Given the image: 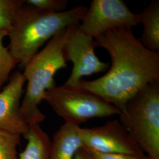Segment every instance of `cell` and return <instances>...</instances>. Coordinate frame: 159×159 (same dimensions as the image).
<instances>
[{
    "instance_id": "5",
    "label": "cell",
    "mask_w": 159,
    "mask_h": 159,
    "mask_svg": "<svg viewBox=\"0 0 159 159\" xmlns=\"http://www.w3.org/2000/svg\"><path fill=\"white\" fill-rule=\"evenodd\" d=\"M43 100L66 123L77 126L91 119L121 114L118 108L90 92L65 84L47 90Z\"/></svg>"
},
{
    "instance_id": "2",
    "label": "cell",
    "mask_w": 159,
    "mask_h": 159,
    "mask_svg": "<svg viewBox=\"0 0 159 159\" xmlns=\"http://www.w3.org/2000/svg\"><path fill=\"white\" fill-rule=\"evenodd\" d=\"M87 8L77 6L52 13L25 4L17 12L8 31V50L18 63L24 66L47 41L64 29L79 24Z\"/></svg>"
},
{
    "instance_id": "17",
    "label": "cell",
    "mask_w": 159,
    "mask_h": 159,
    "mask_svg": "<svg viewBox=\"0 0 159 159\" xmlns=\"http://www.w3.org/2000/svg\"><path fill=\"white\" fill-rule=\"evenodd\" d=\"M86 150L90 154L91 159H150L147 155L144 153L136 155L127 154H107L98 153L88 150Z\"/></svg>"
},
{
    "instance_id": "18",
    "label": "cell",
    "mask_w": 159,
    "mask_h": 159,
    "mask_svg": "<svg viewBox=\"0 0 159 159\" xmlns=\"http://www.w3.org/2000/svg\"><path fill=\"white\" fill-rule=\"evenodd\" d=\"M73 159H91L90 156L84 148H80L75 153Z\"/></svg>"
},
{
    "instance_id": "1",
    "label": "cell",
    "mask_w": 159,
    "mask_h": 159,
    "mask_svg": "<svg viewBox=\"0 0 159 159\" xmlns=\"http://www.w3.org/2000/svg\"><path fill=\"white\" fill-rule=\"evenodd\" d=\"M94 40L97 47L108 52L111 66L97 79L81 80L77 87L99 97L121 112L139 92L159 81V52L143 46L130 28L113 30Z\"/></svg>"
},
{
    "instance_id": "13",
    "label": "cell",
    "mask_w": 159,
    "mask_h": 159,
    "mask_svg": "<svg viewBox=\"0 0 159 159\" xmlns=\"http://www.w3.org/2000/svg\"><path fill=\"white\" fill-rule=\"evenodd\" d=\"M8 34V31L0 30V91L8 81L12 70L19 64L8 48L3 44V40Z\"/></svg>"
},
{
    "instance_id": "11",
    "label": "cell",
    "mask_w": 159,
    "mask_h": 159,
    "mask_svg": "<svg viewBox=\"0 0 159 159\" xmlns=\"http://www.w3.org/2000/svg\"><path fill=\"white\" fill-rule=\"evenodd\" d=\"M23 136L27 143L18 159H50L51 140L40 125H29Z\"/></svg>"
},
{
    "instance_id": "15",
    "label": "cell",
    "mask_w": 159,
    "mask_h": 159,
    "mask_svg": "<svg viewBox=\"0 0 159 159\" xmlns=\"http://www.w3.org/2000/svg\"><path fill=\"white\" fill-rule=\"evenodd\" d=\"M20 134L0 130V159H18Z\"/></svg>"
},
{
    "instance_id": "4",
    "label": "cell",
    "mask_w": 159,
    "mask_h": 159,
    "mask_svg": "<svg viewBox=\"0 0 159 159\" xmlns=\"http://www.w3.org/2000/svg\"><path fill=\"white\" fill-rule=\"evenodd\" d=\"M119 121L150 159H159V81L127 102Z\"/></svg>"
},
{
    "instance_id": "14",
    "label": "cell",
    "mask_w": 159,
    "mask_h": 159,
    "mask_svg": "<svg viewBox=\"0 0 159 159\" xmlns=\"http://www.w3.org/2000/svg\"><path fill=\"white\" fill-rule=\"evenodd\" d=\"M25 4L24 0H0V30L9 31L20 8Z\"/></svg>"
},
{
    "instance_id": "16",
    "label": "cell",
    "mask_w": 159,
    "mask_h": 159,
    "mask_svg": "<svg viewBox=\"0 0 159 159\" xmlns=\"http://www.w3.org/2000/svg\"><path fill=\"white\" fill-rule=\"evenodd\" d=\"M25 4L41 11L57 13L65 11L68 4L67 0H27Z\"/></svg>"
},
{
    "instance_id": "3",
    "label": "cell",
    "mask_w": 159,
    "mask_h": 159,
    "mask_svg": "<svg viewBox=\"0 0 159 159\" xmlns=\"http://www.w3.org/2000/svg\"><path fill=\"white\" fill-rule=\"evenodd\" d=\"M71 27L54 35L24 66L23 74L27 81V86L21 103L20 115L29 126L40 125L45 120L46 116L41 111L39 105L46 91L56 86V73L67 66L63 47Z\"/></svg>"
},
{
    "instance_id": "12",
    "label": "cell",
    "mask_w": 159,
    "mask_h": 159,
    "mask_svg": "<svg viewBox=\"0 0 159 159\" xmlns=\"http://www.w3.org/2000/svg\"><path fill=\"white\" fill-rule=\"evenodd\" d=\"M140 24L143 25L142 35L139 39L148 49L159 51V1L153 0L141 13Z\"/></svg>"
},
{
    "instance_id": "6",
    "label": "cell",
    "mask_w": 159,
    "mask_h": 159,
    "mask_svg": "<svg viewBox=\"0 0 159 159\" xmlns=\"http://www.w3.org/2000/svg\"><path fill=\"white\" fill-rule=\"evenodd\" d=\"M81 22L80 30L96 39L115 29H132L140 24V18L122 0H93Z\"/></svg>"
},
{
    "instance_id": "9",
    "label": "cell",
    "mask_w": 159,
    "mask_h": 159,
    "mask_svg": "<svg viewBox=\"0 0 159 159\" xmlns=\"http://www.w3.org/2000/svg\"><path fill=\"white\" fill-rule=\"evenodd\" d=\"M8 81L0 91V130L23 135L29 128L20 115L26 80L23 73L16 71L10 75Z\"/></svg>"
},
{
    "instance_id": "8",
    "label": "cell",
    "mask_w": 159,
    "mask_h": 159,
    "mask_svg": "<svg viewBox=\"0 0 159 159\" xmlns=\"http://www.w3.org/2000/svg\"><path fill=\"white\" fill-rule=\"evenodd\" d=\"M78 132L84 148L88 150L107 154L144 153L118 120L93 128L79 127Z\"/></svg>"
},
{
    "instance_id": "7",
    "label": "cell",
    "mask_w": 159,
    "mask_h": 159,
    "mask_svg": "<svg viewBox=\"0 0 159 159\" xmlns=\"http://www.w3.org/2000/svg\"><path fill=\"white\" fill-rule=\"evenodd\" d=\"M79 24L70 27L63 47L65 61L73 65L64 84L72 87H77L82 77L102 73L108 67V63L102 61L96 54L94 39L83 33L79 27Z\"/></svg>"
},
{
    "instance_id": "10",
    "label": "cell",
    "mask_w": 159,
    "mask_h": 159,
    "mask_svg": "<svg viewBox=\"0 0 159 159\" xmlns=\"http://www.w3.org/2000/svg\"><path fill=\"white\" fill-rule=\"evenodd\" d=\"M79 127L66 123L61 126L51 141L50 159H73L77 151L84 148L78 132Z\"/></svg>"
}]
</instances>
